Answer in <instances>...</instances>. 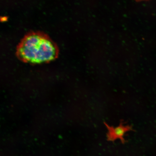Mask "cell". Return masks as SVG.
<instances>
[{
  "label": "cell",
  "mask_w": 156,
  "mask_h": 156,
  "mask_svg": "<svg viewBox=\"0 0 156 156\" xmlns=\"http://www.w3.org/2000/svg\"><path fill=\"white\" fill-rule=\"evenodd\" d=\"M58 52L57 45L47 34L31 31L25 34L17 44L16 55L23 62L38 64L55 59Z\"/></svg>",
  "instance_id": "cell-1"
},
{
  "label": "cell",
  "mask_w": 156,
  "mask_h": 156,
  "mask_svg": "<svg viewBox=\"0 0 156 156\" xmlns=\"http://www.w3.org/2000/svg\"><path fill=\"white\" fill-rule=\"evenodd\" d=\"M104 124L108 130L107 133L108 141H114L117 139H120L122 143H124L126 141L124 138L125 134L126 132L133 130L131 126L124 125L122 122H121L119 125L116 127L109 126L106 122Z\"/></svg>",
  "instance_id": "cell-2"
}]
</instances>
